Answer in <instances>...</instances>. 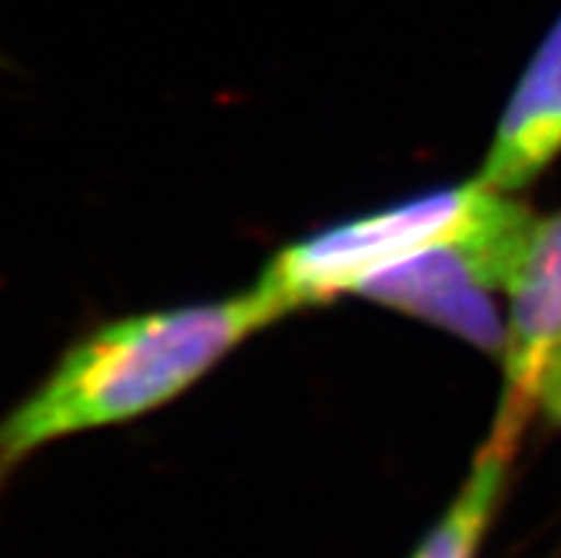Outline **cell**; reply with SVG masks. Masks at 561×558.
Listing matches in <instances>:
<instances>
[{
	"label": "cell",
	"mask_w": 561,
	"mask_h": 558,
	"mask_svg": "<svg viewBox=\"0 0 561 558\" xmlns=\"http://www.w3.org/2000/svg\"><path fill=\"white\" fill-rule=\"evenodd\" d=\"M277 319V305L251 285L237 297L135 314L83 333L0 417V493L37 451L174 402Z\"/></svg>",
	"instance_id": "cell-1"
},
{
	"label": "cell",
	"mask_w": 561,
	"mask_h": 558,
	"mask_svg": "<svg viewBox=\"0 0 561 558\" xmlns=\"http://www.w3.org/2000/svg\"><path fill=\"white\" fill-rule=\"evenodd\" d=\"M530 219L527 205L473 178L302 237L283 248L254 285L288 317L308 305L356 294L374 276L434 248L516 242Z\"/></svg>",
	"instance_id": "cell-2"
},
{
	"label": "cell",
	"mask_w": 561,
	"mask_h": 558,
	"mask_svg": "<svg viewBox=\"0 0 561 558\" xmlns=\"http://www.w3.org/2000/svg\"><path fill=\"white\" fill-rule=\"evenodd\" d=\"M511 299L505 390L496 419L525 428L539 405L541 379L561 354V212L534 217L505 288Z\"/></svg>",
	"instance_id": "cell-3"
},
{
	"label": "cell",
	"mask_w": 561,
	"mask_h": 558,
	"mask_svg": "<svg viewBox=\"0 0 561 558\" xmlns=\"http://www.w3.org/2000/svg\"><path fill=\"white\" fill-rule=\"evenodd\" d=\"M561 157V14L522 71L477 180L516 197Z\"/></svg>",
	"instance_id": "cell-4"
},
{
	"label": "cell",
	"mask_w": 561,
	"mask_h": 558,
	"mask_svg": "<svg viewBox=\"0 0 561 558\" xmlns=\"http://www.w3.org/2000/svg\"><path fill=\"white\" fill-rule=\"evenodd\" d=\"M519 436V424L493 419L491 436L477 453L468 479L413 558H477L499 499L505 493L507 470Z\"/></svg>",
	"instance_id": "cell-5"
},
{
	"label": "cell",
	"mask_w": 561,
	"mask_h": 558,
	"mask_svg": "<svg viewBox=\"0 0 561 558\" xmlns=\"http://www.w3.org/2000/svg\"><path fill=\"white\" fill-rule=\"evenodd\" d=\"M539 405L541 410L548 413L550 419H556V422H561V385H550V388H545L539 394Z\"/></svg>",
	"instance_id": "cell-6"
},
{
	"label": "cell",
	"mask_w": 561,
	"mask_h": 558,
	"mask_svg": "<svg viewBox=\"0 0 561 558\" xmlns=\"http://www.w3.org/2000/svg\"><path fill=\"white\" fill-rule=\"evenodd\" d=\"M550 385H561V354L556 356L553 360V365H550L548 368V374H545V379H541V388H539V394L545 388H550Z\"/></svg>",
	"instance_id": "cell-7"
}]
</instances>
